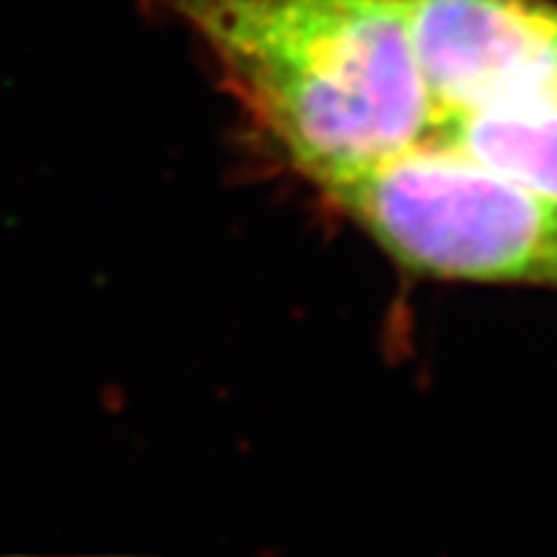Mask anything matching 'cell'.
Returning a JSON list of instances; mask_svg holds the SVG:
<instances>
[{
    "label": "cell",
    "mask_w": 557,
    "mask_h": 557,
    "mask_svg": "<svg viewBox=\"0 0 557 557\" xmlns=\"http://www.w3.org/2000/svg\"><path fill=\"white\" fill-rule=\"evenodd\" d=\"M430 137L486 169L557 197V106L449 117L435 123Z\"/></svg>",
    "instance_id": "obj_4"
},
{
    "label": "cell",
    "mask_w": 557,
    "mask_h": 557,
    "mask_svg": "<svg viewBox=\"0 0 557 557\" xmlns=\"http://www.w3.org/2000/svg\"><path fill=\"white\" fill-rule=\"evenodd\" d=\"M387 257L421 276L557 287V197L426 137L319 185Z\"/></svg>",
    "instance_id": "obj_2"
},
{
    "label": "cell",
    "mask_w": 557,
    "mask_h": 557,
    "mask_svg": "<svg viewBox=\"0 0 557 557\" xmlns=\"http://www.w3.org/2000/svg\"><path fill=\"white\" fill-rule=\"evenodd\" d=\"M404 9L435 123L557 106V3L404 0Z\"/></svg>",
    "instance_id": "obj_3"
},
{
    "label": "cell",
    "mask_w": 557,
    "mask_h": 557,
    "mask_svg": "<svg viewBox=\"0 0 557 557\" xmlns=\"http://www.w3.org/2000/svg\"><path fill=\"white\" fill-rule=\"evenodd\" d=\"M290 169L319 185L433 134L404 0H160Z\"/></svg>",
    "instance_id": "obj_1"
}]
</instances>
